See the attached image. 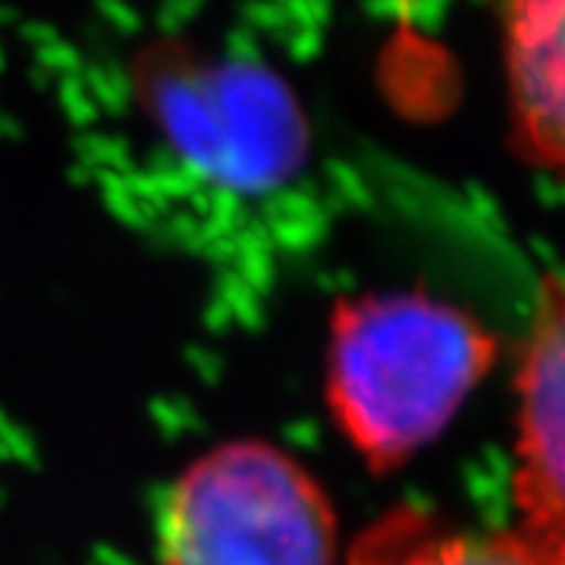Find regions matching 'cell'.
<instances>
[{"label":"cell","mask_w":565,"mask_h":565,"mask_svg":"<svg viewBox=\"0 0 565 565\" xmlns=\"http://www.w3.org/2000/svg\"><path fill=\"white\" fill-rule=\"evenodd\" d=\"M512 129L531 161L565 173V0H493Z\"/></svg>","instance_id":"cell-5"},{"label":"cell","mask_w":565,"mask_h":565,"mask_svg":"<svg viewBox=\"0 0 565 565\" xmlns=\"http://www.w3.org/2000/svg\"><path fill=\"white\" fill-rule=\"evenodd\" d=\"M167 565H333L337 519L318 481L267 444L185 468L161 512Z\"/></svg>","instance_id":"cell-2"},{"label":"cell","mask_w":565,"mask_h":565,"mask_svg":"<svg viewBox=\"0 0 565 565\" xmlns=\"http://www.w3.org/2000/svg\"><path fill=\"white\" fill-rule=\"evenodd\" d=\"M349 565H556V556L525 531H452L396 512L364 534Z\"/></svg>","instance_id":"cell-6"},{"label":"cell","mask_w":565,"mask_h":565,"mask_svg":"<svg viewBox=\"0 0 565 565\" xmlns=\"http://www.w3.org/2000/svg\"><path fill=\"white\" fill-rule=\"evenodd\" d=\"M493 352L481 323L430 296L355 299L333 315L327 403L367 462L393 468L444 430Z\"/></svg>","instance_id":"cell-1"},{"label":"cell","mask_w":565,"mask_h":565,"mask_svg":"<svg viewBox=\"0 0 565 565\" xmlns=\"http://www.w3.org/2000/svg\"><path fill=\"white\" fill-rule=\"evenodd\" d=\"M519 446L512 497L531 541L565 544V274L541 292L519 374Z\"/></svg>","instance_id":"cell-4"},{"label":"cell","mask_w":565,"mask_h":565,"mask_svg":"<svg viewBox=\"0 0 565 565\" xmlns=\"http://www.w3.org/2000/svg\"><path fill=\"white\" fill-rule=\"evenodd\" d=\"M556 565H565V544L556 550Z\"/></svg>","instance_id":"cell-7"},{"label":"cell","mask_w":565,"mask_h":565,"mask_svg":"<svg viewBox=\"0 0 565 565\" xmlns=\"http://www.w3.org/2000/svg\"><path fill=\"white\" fill-rule=\"evenodd\" d=\"M170 139L211 180L236 192H264L302 161L299 107L258 66H202L158 85Z\"/></svg>","instance_id":"cell-3"}]
</instances>
